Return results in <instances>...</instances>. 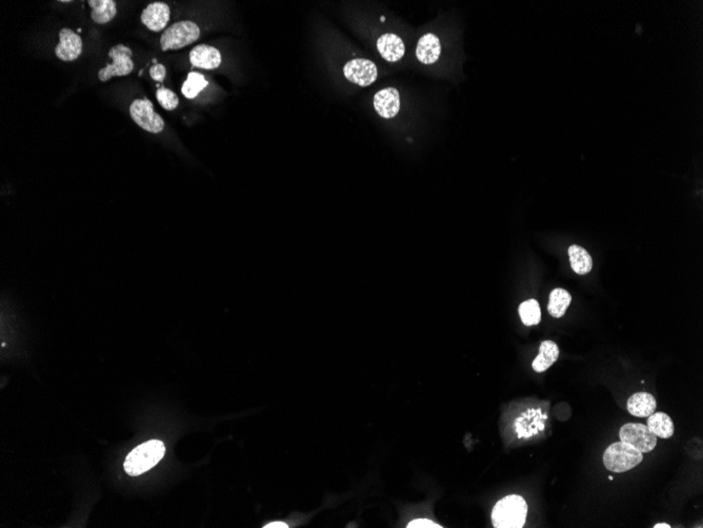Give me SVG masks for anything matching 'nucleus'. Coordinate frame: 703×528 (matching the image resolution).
Masks as SVG:
<instances>
[{
    "label": "nucleus",
    "mask_w": 703,
    "mask_h": 528,
    "mask_svg": "<svg viewBox=\"0 0 703 528\" xmlns=\"http://www.w3.org/2000/svg\"><path fill=\"white\" fill-rule=\"evenodd\" d=\"M527 502L517 495L506 496L494 506L492 523L496 528H521L525 524Z\"/></svg>",
    "instance_id": "1"
},
{
    "label": "nucleus",
    "mask_w": 703,
    "mask_h": 528,
    "mask_svg": "<svg viewBox=\"0 0 703 528\" xmlns=\"http://www.w3.org/2000/svg\"><path fill=\"white\" fill-rule=\"evenodd\" d=\"M166 453V448L158 440L145 442L127 455L123 467L129 476H136L153 468Z\"/></svg>",
    "instance_id": "2"
},
{
    "label": "nucleus",
    "mask_w": 703,
    "mask_h": 528,
    "mask_svg": "<svg viewBox=\"0 0 703 528\" xmlns=\"http://www.w3.org/2000/svg\"><path fill=\"white\" fill-rule=\"evenodd\" d=\"M642 460V452L623 441L612 444L604 455V463L606 469L617 474L633 469Z\"/></svg>",
    "instance_id": "3"
},
{
    "label": "nucleus",
    "mask_w": 703,
    "mask_h": 528,
    "mask_svg": "<svg viewBox=\"0 0 703 528\" xmlns=\"http://www.w3.org/2000/svg\"><path fill=\"white\" fill-rule=\"evenodd\" d=\"M200 37V29L193 21L183 20L164 30L160 38L162 51L179 50L195 42Z\"/></svg>",
    "instance_id": "4"
},
{
    "label": "nucleus",
    "mask_w": 703,
    "mask_h": 528,
    "mask_svg": "<svg viewBox=\"0 0 703 528\" xmlns=\"http://www.w3.org/2000/svg\"><path fill=\"white\" fill-rule=\"evenodd\" d=\"M131 49L126 47L125 44H117L111 48L109 51V56L112 59L113 63L106 65V68H102L98 72V78L102 83L110 80L112 77L127 76L132 73L134 70V63L132 61Z\"/></svg>",
    "instance_id": "5"
},
{
    "label": "nucleus",
    "mask_w": 703,
    "mask_h": 528,
    "mask_svg": "<svg viewBox=\"0 0 703 528\" xmlns=\"http://www.w3.org/2000/svg\"><path fill=\"white\" fill-rule=\"evenodd\" d=\"M130 115L141 129L149 133L158 134L164 131V121L149 100H135L130 106Z\"/></svg>",
    "instance_id": "6"
},
{
    "label": "nucleus",
    "mask_w": 703,
    "mask_h": 528,
    "mask_svg": "<svg viewBox=\"0 0 703 528\" xmlns=\"http://www.w3.org/2000/svg\"><path fill=\"white\" fill-rule=\"evenodd\" d=\"M619 436L621 441L642 453L651 452L657 445V437L647 425L628 423L621 427Z\"/></svg>",
    "instance_id": "7"
},
{
    "label": "nucleus",
    "mask_w": 703,
    "mask_h": 528,
    "mask_svg": "<svg viewBox=\"0 0 703 528\" xmlns=\"http://www.w3.org/2000/svg\"><path fill=\"white\" fill-rule=\"evenodd\" d=\"M346 78L360 87H369L375 83L378 70L375 64L369 59H356L350 61L343 68Z\"/></svg>",
    "instance_id": "8"
},
{
    "label": "nucleus",
    "mask_w": 703,
    "mask_h": 528,
    "mask_svg": "<svg viewBox=\"0 0 703 528\" xmlns=\"http://www.w3.org/2000/svg\"><path fill=\"white\" fill-rule=\"evenodd\" d=\"M59 44L55 48V54L63 61H74L82 53V40L78 34L68 28L59 32Z\"/></svg>",
    "instance_id": "9"
},
{
    "label": "nucleus",
    "mask_w": 703,
    "mask_h": 528,
    "mask_svg": "<svg viewBox=\"0 0 703 528\" xmlns=\"http://www.w3.org/2000/svg\"><path fill=\"white\" fill-rule=\"evenodd\" d=\"M171 12L164 2L149 4L141 13L140 20L149 31L160 32L166 29L170 20Z\"/></svg>",
    "instance_id": "10"
},
{
    "label": "nucleus",
    "mask_w": 703,
    "mask_h": 528,
    "mask_svg": "<svg viewBox=\"0 0 703 528\" xmlns=\"http://www.w3.org/2000/svg\"><path fill=\"white\" fill-rule=\"evenodd\" d=\"M374 108L384 119H390L396 116L401 110V95L398 90L395 88L380 90L374 96Z\"/></svg>",
    "instance_id": "11"
},
{
    "label": "nucleus",
    "mask_w": 703,
    "mask_h": 528,
    "mask_svg": "<svg viewBox=\"0 0 703 528\" xmlns=\"http://www.w3.org/2000/svg\"><path fill=\"white\" fill-rule=\"evenodd\" d=\"M190 61L194 67L200 69H217L221 64V54L214 47L200 44L190 53Z\"/></svg>",
    "instance_id": "12"
},
{
    "label": "nucleus",
    "mask_w": 703,
    "mask_h": 528,
    "mask_svg": "<svg viewBox=\"0 0 703 528\" xmlns=\"http://www.w3.org/2000/svg\"><path fill=\"white\" fill-rule=\"evenodd\" d=\"M377 49L382 59L389 63H397L405 53V46L399 36L392 33L384 34L377 40Z\"/></svg>",
    "instance_id": "13"
},
{
    "label": "nucleus",
    "mask_w": 703,
    "mask_h": 528,
    "mask_svg": "<svg viewBox=\"0 0 703 528\" xmlns=\"http://www.w3.org/2000/svg\"><path fill=\"white\" fill-rule=\"evenodd\" d=\"M440 54H441V44L435 34H424L420 38L416 48V57L420 63L423 65H433L438 61Z\"/></svg>",
    "instance_id": "14"
},
{
    "label": "nucleus",
    "mask_w": 703,
    "mask_h": 528,
    "mask_svg": "<svg viewBox=\"0 0 703 528\" xmlns=\"http://www.w3.org/2000/svg\"><path fill=\"white\" fill-rule=\"evenodd\" d=\"M627 407L632 416L647 418L655 412L657 402L651 393L637 392L628 400Z\"/></svg>",
    "instance_id": "15"
},
{
    "label": "nucleus",
    "mask_w": 703,
    "mask_h": 528,
    "mask_svg": "<svg viewBox=\"0 0 703 528\" xmlns=\"http://www.w3.org/2000/svg\"><path fill=\"white\" fill-rule=\"evenodd\" d=\"M559 358V348L553 341H544L540 344L539 354L534 360L533 369L536 373L548 371Z\"/></svg>",
    "instance_id": "16"
},
{
    "label": "nucleus",
    "mask_w": 703,
    "mask_h": 528,
    "mask_svg": "<svg viewBox=\"0 0 703 528\" xmlns=\"http://www.w3.org/2000/svg\"><path fill=\"white\" fill-rule=\"evenodd\" d=\"M87 4L92 8V19L96 23L106 25L116 16V2L113 0H89Z\"/></svg>",
    "instance_id": "17"
},
{
    "label": "nucleus",
    "mask_w": 703,
    "mask_h": 528,
    "mask_svg": "<svg viewBox=\"0 0 703 528\" xmlns=\"http://www.w3.org/2000/svg\"><path fill=\"white\" fill-rule=\"evenodd\" d=\"M647 427L657 438L670 439L674 435V423L671 416L664 412H654L647 419Z\"/></svg>",
    "instance_id": "18"
},
{
    "label": "nucleus",
    "mask_w": 703,
    "mask_h": 528,
    "mask_svg": "<svg viewBox=\"0 0 703 528\" xmlns=\"http://www.w3.org/2000/svg\"><path fill=\"white\" fill-rule=\"evenodd\" d=\"M570 266L577 275H587L593 268V260L585 248L573 245L568 248Z\"/></svg>",
    "instance_id": "19"
},
{
    "label": "nucleus",
    "mask_w": 703,
    "mask_h": 528,
    "mask_svg": "<svg viewBox=\"0 0 703 528\" xmlns=\"http://www.w3.org/2000/svg\"><path fill=\"white\" fill-rule=\"evenodd\" d=\"M570 302H572L570 294L563 288H557L551 292L548 305L549 312L554 318H561L566 314Z\"/></svg>",
    "instance_id": "20"
},
{
    "label": "nucleus",
    "mask_w": 703,
    "mask_h": 528,
    "mask_svg": "<svg viewBox=\"0 0 703 528\" xmlns=\"http://www.w3.org/2000/svg\"><path fill=\"white\" fill-rule=\"evenodd\" d=\"M208 85V81H207V79L204 78L202 74L191 72L188 76L187 80L183 83V88H181V93L188 100H193V98L197 97L198 94Z\"/></svg>",
    "instance_id": "21"
},
{
    "label": "nucleus",
    "mask_w": 703,
    "mask_h": 528,
    "mask_svg": "<svg viewBox=\"0 0 703 528\" xmlns=\"http://www.w3.org/2000/svg\"><path fill=\"white\" fill-rule=\"evenodd\" d=\"M521 320L527 326L539 324L542 320V310L536 300L525 301L519 306Z\"/></svg>",
    "instance_id": "22"
},
{
    "label": "nucleus",
    "mask_w": 703,
    "mask_h": 528,
    "mask_svg": "<svg viewBox=\"0 0 703 528\" xmlns=\"http://www.w3.org/2000/svg\"><path fill=\"white\" fill-rule=\"evenodd\" d=\"M156 98L160 106L166 111H173L178 107L179 98L172 90L161 87L156 92Z\"/></svg>",
    "instance_id": "23"
},
{
    "label": "nucleus",
    "mask_w": 703,
    "mask_h": 528,
    "mask_svg": "<svg viewBox=\"0 0 703 528\" xmlns=\"http://www.w3.org/2000/svg\"><path fill=\"white\" fill-rule=\"evenodd\" d=\"M149 76H151L152 79H154V80L162 83L166 76V67L161 65V64H156V65L152 66L149 68Z\"/></svg>",
    "instance_id": "24"
},
{
    "label": "nucleus",
    "mask_w": 703,
    "mask_h": 528,
    "mask_svg": "<svg viewBox=\"0 0 703 528\" xmlns=\"http://www.w3.org/2000/svg\"><path fill=\"white\" fill-rule=\"evenodd\" d=\"M408 528H441L440 525L436 524L429 519H416L408 524Z\"/></svg>",
    "instance_id": "25"
},
{
    "label": "nucleus",
    "mask_w": 703,
    "mask_h": 528,
    "mask_svg": "<svg viewBox=\"0 0 703 528\" xmlns=\"http://www.w3.org/2000/svg\"><path fill=\"white\" fill-rule=\"evenodd\" d=\"M288 525L283 522H274L270 523V524L266 525L264 528H288Z\"/></svg>",
    "instance_id": "26"
},
{
    "label": "nucleus",
    "mask_w": 703,
    "mask_h": 528,
    "mask_svg": "<svg viewBox=\"0 0 703 528\" xmlns=\"http://www.w3.org/2000/svg\"><path fill=\"white\" fill-rule=\"evenodd\" d=\"M660 527L670 528L671 527L668 524H666V523H662V524H656L655 527H654V528H660Z\"/></svg>",
    "instance_id": "27"
},
{
    "label": "nucleus",
    "mask_w": 703,
    "mask_h": 528,
    "mask_svg": "<svg viewBox=\"0 0 703 528\" xmlns=\"http://www.w3.org/2000/svg\"><path fill=\"white\" fill-rule=\"evenodd\" d=\"M380 21H381V23H384V21H386V17L381 16V18H380Z\"/></svg>",
    "instance_id": "28"
}]
</instances>
